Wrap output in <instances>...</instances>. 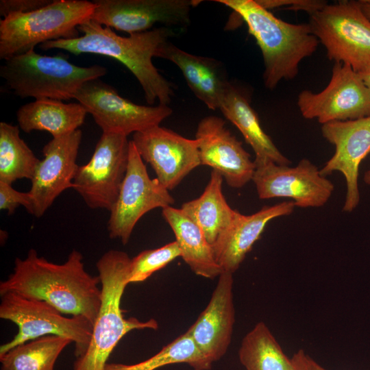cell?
Returning <instances> with one entry per match:
<instances>
[{
  "label": "cell",
  "instance_id": "35",
  "mask_svg": "<svg viewBox=\"0 0 370 370\" xmlns=\"http://www.w3.org/2000/svg\"><path fill=\"white\" fill-rule=\"evenodd\" d=\"M358 2L363 13L370 20V0H360Z\"/></svg>",
  "mask_w": 370,
  "mask_h": 370
},
{
  "label": "cell",
  "instance_id": "17",
  "mask_svg": "<svg viewBox=\"0 0 370 370\" xmlns=\"http://www.w3.org/2000/svg\"><path fill=\"white\" fill-rule=\"evenodd\" d=\"M82 137V132L78 129L67 135L52 138L43 147L44 158L36 169L28 191L36 217H41L63 191L73 188Z\"/></svg>",
  "mask_w": 370,
  "mask_h": 370
},
{
  "label": "cell",
  "instance_id": "34",
  "mask_svg": "<svg viewBox=\"0 0 370 370\" xmlns=\"http://www.w3.org/2000/svg\"><path fill=\"white\" fill-rule=\"evenodd\" d=\"M309 357L304 349H300L291 357L295 370H311Z\"/></svg>",
  "mask_w": 370,
  "mask_h": 370
},
{
  "label": "cell",
  "instance_id": "15",
  "mask_svg": "<svg viewBox=\"0 0 370 370\" xmlns=\"http://www.w3.org/2000/svg\"><path fill=\"white\" fill-rule=\"evenodd\" d=\"M143 160L154 170L156 178L168 190L177 186L201 165L198 141L156 125L133 134L132 140Z\"/></svg>",
  "mask_w": 370,
  "mask_h": 370
},
{
  "label": "cell",
  "instance_id": "1",
  "mask_svg": "<svg viewBox=\"0 0 370 370\" xmlns=\"http://www.w3.org/2000/svg\"><path fill=\"white\" fill-rule=\"evenodd\" d=\"M98 276L87 272L80 251L73 249L62 264L49 262L29 250L25 259L16 258L13 272L0 282V295L15 293L42 300L62 314L82 316L93 325L101 304Z\"/></svg>",
  "mask_w": 370,
  "mask_h": 370
},
{
  "label": "cell",
  "instance_id": "18",
  "mask_svg": "<svg viewBox=\"0 0 370 370\" xmlns=\"http://www.w3.org/2000/svg\"><path fill=\"white\" fill-rule=\"evenodd\" d=\"M201 165L218 171L232 188H240L252 180L256 164L242 143L216 116L204 117L195 134Z\"/></svg>",
  "mask_w": 370,
  "mask_h": 370
},
{
  "label": "cell",
  "instance_id": "2",
  "mask_svg": "<svg viewBox=\"0 0 370 370\" xmlns=\"http://www.w3.org/2000/svg\"><path fill=\"white\" fill-rule=\"evenodd\" d=\"M82 33L72 39H60L39 45L41 50L61 49L75 55L92 53L115 59L127 67L141 86L146 101L168 106L173 94L171 83L152 62L162 47L174 36L172 29L162 27L121 36L112 29L88 19L78 27Z\"/></svg>",
  "mask_w": 370,
  "mask_h": 370
},
{
  "label": "cell",
  "instance_id": "9",
  "mask_svg": "<svg viewBox=\"0 0 370 370\" xmlns=\"http://www.w3.org/2000/svg\"><path fill=\"white\" fill-rule=\"evenodd\" d=\"M130 142L123 134L103 132L90 160L78 166L73 188L90 208L110 212L114 205L127 169Z\"/></svg>",
  "mask_w": 370,
  "mask_h": 370
},
{
  "label": "cell",
  "instance_id": "3",
  "mask_svg": "<svg viewBox=\"0 0 370 370\" xmlns=\"http://www.w3.org/2000/svg\"><path fill=\"white\" fill-rule=\"evenodd\" d=\"M233 10L247 24L259 46L264 65V85L276 87L294 79L299 63L312 55L319 43L309 23L293 24L275 16L256 0H217Z\"/></svg>",
  "mask_w": 370,
  "mask_h": 370
},
{
  "label": "cell",
  "instance_id": "4",
  "mask_svg": "<svg viewBox=\"0 0 370 370\" xmlns=\"http://www.w3.org/2000/svg\"><path fill=\"white\" fill-rule=\"evenodd\" d=\"M131 258L123 251L111 249L97 262L101 284V307L85 352L76 358L73 370H104L110 354L120 340L134 330H157L154 319L142 321L125 318L121 301L128 282Z\"/></svg>",
  "mask_w": 370,
  "mask_h": 370
},
{
  "label": "cell",
  "instance_id": "30",
  "mask_svg": "<svg viewBox=\"0 0 370 370\" xmlns=\"http://www.w3.org/2000/svg\"><path fill=\"white\" fill-rule=\"evenodd\" d=\"M181 256V250L175 241L159 248L140 252L131 258L129 284L146 280L153 273L163 269Z\"/></svg>",
  "mask_w": 370,
  "mask_h": 370
},
{
  "label": "cell",
  "instance_id": "25",
  "mask_svg": "<svg viewBox=\"0 0 370 370\" xmlns=\"http://www.w3.org/2000/svg\"><path fill=\"white\" fill-rule=\"evenodd\" d=\"M223 176L212 169L202 194L184 203L181 207L200 227L212 245L231 223L236 212L230 206L223 194Z\"/></svg>",
  "mask_w": 370,
  "mask_h": 370
},
{
  "label": "cell",
  "instance_id": "7",
  "mask_svg": "<svg viewBox=\"0 0 370 370\" xmlns=\"http://www.w3.org/2000/svg\"><path fill=\"white\" fill-rule=\"evenodd\" d=\"M1 297L0 318L14 323L18 331L10 341L1 345L0 356L16 346L49 335L64 337L74 343L76 358L85 352L93 326L86 318L66 317L46 301L15 293H7Z\"/></svg>",
  "mask_w": 370,
  "mask_h": 370
},
{
  "label": "cell",
  "instance_id": "16",
  "mask_svg": "<svg viewBox=\"0 0 370 370\" xmlns=\"http://www.w3.org/2000/svg\"><path fill=\"white\" fill-rule=\"evenodd\" d=\"M323 137L335 147L333 156L320 169L327 177L340 172L346 182V195L343 207L352 212L359 204V167L370 153V116L344 121H332L321 126Z\"/></svg>",
  "mask_w": 370,
  "mask_h": 370
},
{
  "label": "cell",
  "instance_id": "14",
  "mask_svg": "<svg viewBox=\"0 0 370 370\" xmlns=\"http://www.w3.org/2000/svg\"><path fill=\"white\" fill-rule=\"evenodd\" d=\"M90 19L130 35L148 31L156 23L186 26L196 0H95Z\"/></svg>",
  "mask_w": 370,
  "mask_h": 370
},
{
  "label": "cell",
  "instance_id": "21",
  "mask_svg": "<svg viewBox=\"0 0 370 370\" xmlns=\"http://www.w3.org/2000/svg\"><path fill=\"white\" fill-rule=\"evenodd\" d=\"M219 110L238 128L252 148L255 153L254 161L256 168L269 162L290 165L291 161L263 130L246 95L230 82L224 91Z\"/></svg>",
  "mask_w": 370,
  "mask_h": 370
},
{
  "label": "cell",
  "instance_id": "20",
  "mask_svg": "<svg viewBox=\"0 0 370 370\" xmlns=\"http://www.w3.org/2000/svg\"><path fill=\"white\" fill-rule=\"evenodd\" d=\"M295 208L294 202L290 200L264 206L250 215H244L236 210L231 223L212 245L216 261L223 272L234 273L260 238L269 222L290 215Z\"/></svg>",
  "mask_w": 370,
  "mask_h": 370
},
{
  "label": "cell",
  "instance_id": "11",
  "mask_svg": "<svg viewBox=\"0 0 370 370\" xmlns=\"http://www.w3.org/2000/svg\"><path fill=\"white\" fill-rule=\"evenodd\" d=\"M103 133L129 134L160 125L173 111L168 106L138 105L100 78L84 83L74 96Z\"/></svg>",
  "mask_w": 370,
  "mask_h": 370
},
{
  "label": "cell",
  "instance_id": "26",
  "mask_svg": "<svg viewBox=\"0 0 370 370\" xmlns=\"http://www.w3.org/2000/svg\"><path fill=\"white\" fill-rule=\"evenodd\" d=\"M240 362L246 370H295L292 358L263 322L257 323L242 340Z\"/></svg>",
  "mask_w": 370,
  "mask_h": 370
},
{
  "label": "cell",
  "instance_id": "6",
  "mask_svg": "<svg viewBox=\"0 0 370 370\" xmlns=\"http://www.w3.org/2000/svg\"><path fill=\"white\" fill-rule=\"evenodd\" d=\"M95 3L86 0H53L27 13L0 21V59L25 53L48 41L79 37L78 27L90 19Z\"/></svg>",
  "mask_w": 370,
  "mask_h": 370
},
{
  "label": "cell",
  "instance_id": "36",
  "mask_svg": "<svg viewBox=\"0 0 370 370\" xmlns=\"http://www.w3.org/2000/svg\"><path fill=\"white\" fill-rule=\"evenodd\" d=\"M358 73L368 88L370 94V68Z\"/></svg>",
  "mask_w": 370,
  "mask_h": 370
},
{
  "label": "cell",
  "instance_id": "24",
  "mask_svg": "<svg viewBox=\"0 0 370 370\" xmlns=\"http://www.w3.org/2000/svg\"><path fill=\"white\" fill-rule=\"evenodd\" d=\"M87 113L79 102L42 99L21 106L16 112V120L19 128L26 133L46 131L53 138H58L78 130Z\"/></svg>",
  "mask_w": 370,
  "mask_h": 370
},
{
  "label": "cell",
  "instance_id": "38",
  "mask_svg": "<svg viewBox=\"0 0 370 370\" xmlns=\"http://www.w3.org/2000/svg\"><path fill=\"white\" fill-rule=\"evenodd\" d=\"M363 181L367 185L370 186V169L365 171L363 176Z\"/></svg>",
  "mask_w": 370,
  "mask_h": 370
},
{
  "label": "cell",
  "instance_id": "5",
  "mask_svg": "<svg viewBox=\"0 0 370 370\" xmlns=\"http://www.w3.org/2000/svg\"><path fill=\"white\" fill-rule=\"evenodd\" d=\"M101 65L79 66L63 56H47L34 49L4 60L0 76L8 88L22 98L69 100L88 81L107 73Z\"/></svg>",
  "mask_w": 370,
  "mask_h": 370
},
{
  "label": "cell",
  "instance_id": "28",
  "mask_svg": "<svg viewBox=\"0 0 370 370\" xmlns=\"http://www.w3.org/2000/svg\"><path fill=\"white\" fill-rule=\"evenodd\" d=\"M40 160L21 138L19 127L0 123V181L32 180Z\"/></svg>",
  "mask_w": 370,
  "mask_h": 370
},
{
  "label": "cell",
  "instance_id": "33",
  "mask_svg": "<svg viewBox=\"0 0 370 370\" xmlns=\"http://www.w3.org/2000/svg\"><path fill=\"white\" fill-rule=\"evenodd\" d=\"M53 0H1L0 16L3 18L12 14H23L40 9Z\"/></svg>",
  "mask_w": 370,
  "mask_h": 370
},
{
  "label": "cell",
  "instance_id": "23",
  "mask_svg": "<svg viewBox=\"0 0 370 370\" xmlns=\"http://www.w3.org/2000/svg\"><path fill=\"white\" fill-rule=\"evenodd\" d=\"M162 215L174 233L181 258L194 273L208 279L219 277L223 271L200 227L181 208L166 207Z\"/></svg>",
  "mask_w": 370,
  "mask_h": 370
},
{
  "label": "cell",
  "instance_id": "29",
  "mask_svg": "<svg viewBox=\"0 0 370 370\" xmlns=\"http://www.w3.org/2000/svg\"><path fill=\"white\" fill-rule=\"evenodd\" d=\"M176 363H186L194 370H209L212 367L186 331L144 361L132 365L107 363L104 370H156Z\"/></svg>",
  "mask_w": 370,
  "mask_h": 370
},
{
  "label": "cell",
  "instance_id": "22",
  "mask_svg": "<svg viewBox=\"0 0 370 370\" xmlns=\"http://www.w3.org/2000/svg\"><path fill=\"white\" fill-rule=\"evenodd\" d=\"M158 58L176 64L194 95L211 110L219 109L229 82L217 60L186 52L167 41Z\"/></svg>",
  "mask_w": 370,
  "mask_h": 370
},
{
  "label": "cell",
  "instance_id": "12",
  "mask_svg": "<svg viewBox=\"0 0 370 370\" xmlns=\"http://www.w3.org/2000/svg\"><path fill=\"white\" fill-rule=\"evenodd\" d=\"M297 106L306 119L325 124L370 116V94L358 73L350 66L335 63L329 84L321 92L302 90Z\"/></svg>",
  "mask_w": 370,
  "mask_h": 370
},
{
  "label": "cell",
  "instance_id": "10",
  "mask_svg": "<svg viewBox=\"0 0 370 370\" xmlns=\"http://www.w3.org/2000/svg\"><path fill=\"white\" fill-rule=\"evenodd\" d=\"M174 198L156 177L151 179L132 140L128 165L118 198L110 211L108 231L111 238L126 245L139 219L157 208L172 206Z\"/></svg>",
  "mask_w": 370,
  "mask_h": 370
},
{
  "label": "cell",
  "instance_id": "27",
  "mask_svg": "<svg viewBox=\"0 0 370 370\" xmlns=\"http://www.w3.org/2000/svg\"><path fill=\"white\" fill-rule=\"evenodd\" d=\"M71 343L55 335L29 341L0 356V370H53L60 354Z\"/></svg>",
  "mask_w": 370,
  "mask_h": 370
},
{
  "label": "cell",
  "instance_id": "8",
  "mask_svg": "<svg viewBox=\"0 0 370 370\" xmlns=\"http://www.w3.org/2000/svg\"><path fill=\"white\" fill-rule=\"evenodd\" d=\"M309 25L329 60L357 73L370 68V20L358 1L328 3L309 14Z\"/></svg>",
  "mask_w": 370,
  "mask_h": 370
},
{
  "label": "cell",
  "instance_id": "37",
  "mask_svg": "<svg viewBox=\"0 0 370 370\" xmlns=\"http://www.w3.org/2000/svg\"><path fill=\"white\" fill-rule=\"evenodd\" d=\"M309 364H310L311 370H328L325 367L319 365L310 356L309 357Z\"/></svg>",
  "mask_w": 370,
  "mask_h": 370
},
{
  "label": "cell",
  "instance_id": "13",
  "mask_svg": "<svg viewBox=\"0 0 370 370\" xmlns=\"http://www.w3.org/2000/svg\"><path fill=\"white\" fill-rule=\"evenodd\" d=\"M260 199L288 198L298 208H319L330 199L334 184L308 159L295 166L269 162L256 168L252 178Z\"/></svg>",
  "mask_w": 370,
  "mask_h": 370
},
{
  "label": "cell",
  "instance_id": "19",
  "mask_svg": "<svg viewBox=\"0 0 370 370\" xmlns=\"http://www.w3.org/2000/svg\"><path fill=\"white\" fill-rule=\"evenodd\" d=\"M233 273L218 277L210 299L187 332L199 351L212 365L227 352L235 323Z\"/></svg>",
  "mask_w": 370,
  "mask_h": 370
},
{
  "label": "cell",
  "instance_id": "32",
  "mask_svg": "<svg viewBox=\"0 0 370 370\" xmlns=\"http://www.w3.org/2000/svg\"><path fill=\"white\" fill-rule=\"evenodd\" d=\"M263 8L269 9L283 8L293 10H302L309 14L322 8L327 3L317 0H256Z\"/></svg>",
  "mask_w": 370,
  "mask_h": 370
},
{
  "label": "cell",
  "instance_id": "31",
  "mask_svg": "<svg viewBox=\"0 0 370 370\" xmlns=\"http://www.w3.org/2000/svg\"><path fill=\"white\" fill-rule=\"evenodd\" d=\"M19 206H23L33 214V202L29 193L18 191L12 184L0 181V209L11 214Z\"/></svg>",
  "mask_w": 370,
  "mask_h": 370
}]
</instances>
